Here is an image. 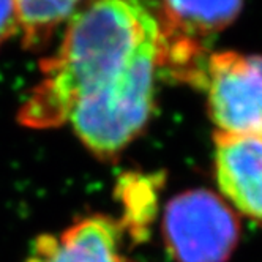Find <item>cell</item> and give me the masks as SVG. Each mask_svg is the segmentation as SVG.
<instances>
[{"mask_svg":"<svg viewBox=\"0 0 262 262\" xmlns=\"http://www.w3.org/2000/svg\"><path fill=\"white\" fill-rule=\"evenodd\" d=\"M60 48L17 111L29 128L70 123L90 152L117 155L150 114L161 36L155 13L138 2L82 5Z\"/></svg>","mask_w":262,"mask_h":262,"instance_id":"1","label":"cell"},{"mask_svg":"<svg viewBox=\"0 0 262 262\" xmlns=\"http://www.w3.org/2000/svg\"><path fill=\"white\" fill-rule=\"evenodd\" d=\"M163 231L177 262H224L238 242V220L216 194L193 190L167 204Z\"/></svg>","mask_w":262,"mask_h":262,"instance_id":"2","label":"cell"},{"mask_svg":"<svg viewBox=\"0 0 262 262\" xmlns=\"http://www.w3.org/2000/svg\"><path fill=\"white\" fill-rule=\"evenodd\" d=\"M204 84L218 133L262 138V57L232 51L210 55Z\"/></svg>","mask_w":262,"mask_h":262,"instance_id":"3","label":"cell"},{"mask_svg":"<svg viewBox=\"0 0 262 262\" xmlns=\"http://www.w3.org/2000/svg\"><path fill=\"white\" fill-rule=\"evenodd\" d=\"M215 171L221 193L262 226V138L216 133Z\"/></svg>","mask_w":262,"mask_h":262,"instance_id":"4","label":"cell"},{"mask_svg":"<svg viewBox=\"0 0 262 262\" xmlns=\"http://www.w3.org/2000/svg\"><path fill=\"white\" fill-rule=\"evenodd\" d=\"M24 262H128L119 250V231L103 215L87 216L57 234L33 242Z\"/></svg>","mask_w":262,"mask_h":262,"instance_id":"5","label":"cell"},{"mask_svg":"<svg viewBox=\"0 0 262 262\" xmlns=\"http://www.w3.org/2000/svg\"><path fill=\"white\" fill-rule=\"evenodd\" d=\"M155 13L164 38L198 43L199 36L212 35L231 24L240 8L238 2H164Z\"/></svg>","mask_w":262,"mask_h":262,"instance_id":"6","label":"cell"},{"mask_svg":"<svg viewBox=\"0 0 262 262\" xmlns=\"http://www.w3.org/2000/svg\"><path fill=\"white\" fill-rule=\"evenodd\" d=\"M79 2H14L17 35L26 49H40L79 11Z\"/></svg>","mask_w":262,"mask_h":262,"instance_id":"7","label":"cell"},{"mask_svg":"<svg viewBox=\"0 0 262 262\" xmlns=\"http://www.w3.org/2000/svg\"><path fill=\"white\" fill-rule=\"evenodd\" d=\"M17 35L14 2H0V46Z\"/></svg>","mask_w":262,"mask_h":262,"instance_id":"8","label":"cell"}]
</instances>
